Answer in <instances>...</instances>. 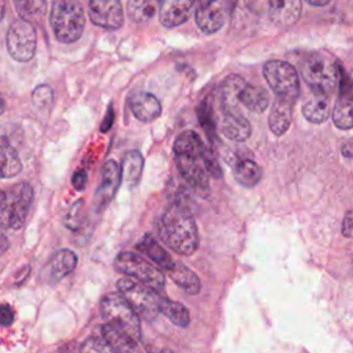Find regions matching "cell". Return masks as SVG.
I'll list each match as a JSON object with an SVG mask.
<instances>
[{"mask_svg":"<svg viewBox=\"0 0 353 353\" xmlns=\"http://www.w3.org/2000/svg\"><path fill=\"white\" fill-rule=\"evenodd\" d=\"M212 153L204 145L197 132L188 130L178 135L174 142L175 165L183 181L201 196L210 193V172L205 161Z\"/></svg>","mask_w":353,"mask_h":353,"instance_id":"obj_1","label":"cell"},{"mask_svg":"<svg viewBox=\"0 0 353 353\" xmlns=\"http://www.w3.org/2000/svg\"><path fill=\"white\" fill-rule=\"evenodd\" d=\"M157 232L160 239L172 251L189 256L199 248V230L190 210L176 201L167 207L159 219Z\"/></svg>","mask_w":353,"mask_h":353,"instance_id":"obj_2","label":"cell"},{"mask_svg":"<svg viewBox=\"0 0 353 353\" xmlns=\"http://www.w3.org/2000/svg\"><path fill=\"white\" fill-rule=\"evenodd\" d=\"M341 69L338 61L325 52H310L299 63V70L312 91L331 94L339 84Z\"/></svg>","mask_w":353,"mask_h":353,"instance_id":"obj_3","label":"cell"},{"mask_svg":"<svg viewBox=\"0 0 353 353\" xmlns=\"http://www.w3.org/2000/svg\"><path fill=\"white\" fill-rule=\"evenodd\" d=\"M50 23L59 43L70 44L77 41L85 26L84 8L80 0H54Z\"/></svg>","mask_w":353,"mask_h":353,"instance_id":"obj_4","label":"cell"},{"mask_svg":"<svg viewBox=\"0 0 353 353\" xmlns=\"http://www.w3.org/2000/svg\"><path fill=\"white\" fill-rule=\"evenodd\" d=\"M102 319L112 327L125 332L134 341L141 339V316L131 303L117 291L106 294L99 303Z\"/></svg>","mask_w":353,"mask_h":353,"instance_id":"obj_5","label":"cell"},{"mask_svg":"<svg viewBox=\"0 0 353 353\" xmlns=\"http://www.w3.org/2000/svg\"><path fill=\"white\" fill-rule=\"evenodd\" d=\"M33 201V188L21 182L0 192V223L6 229L18 230L23 226Z\"/></svg>","mask_w":353,"mask_h":353,"instance_id":"obj_6","label":"cell"},{"mask_svg":"<svg viewBox=\"0 0 353 353\" xmlns=\"http://www.w3.org/2000/svg\"><path fill=\"white\" fill-rule=\"evenodd\" d=\"M117 291L131 303L141 317L152 321L160 313V303L163 296L160 291L149 287L135 279L123 277L117 281Z\"/></svg>","mask_w":353,"mask_h":353,"instance_id":"obj_7","label":"cell"},{"mask_svg":"<svg viewBox=\"0 0 353 353\" xmlns=\"http://www.w3.org/2000/svg\"><path fill=\"white\" fill-rule=\"evenodd\" d=\"M114 268L121 274L132 277L157 291H163L165 287L163 272L135 252H120L114 259Z\"/></svg>","mask_w":353,"mask_h":353,"instance_id":"obj_8","label":"cell"},{"mask_svg":"<svg viewBox=\"0 0 353 353\" xmlns=\"http://www.w3.org/2000/svg\"><path fill=\"white\" fill-rule=\"evenodd\" d=\"M263 76L277 97L295 102L299 95V77L291 63L280 59L268 61L263 65Z\"/></svg>","mask_w":353,"mask_h":353,"instance_id":"obj_9","label":"cell"},{"mask_svg":"<svg viewBox=\"0 0 353 353\" xmlns=\"http://www.w3.org/2000/svg\"><path fill=\"white\" fill-rule=\"evenodd\" d=\"M6 43H7V51L18 62H28L33 58L36 52V30L33 25L23 19L18 18L15 19L6 34Z\"/></svg>","mask_w":353,"mask_h":353,"instance_id":"obj_10","label":"cell"},{"mask_svg":"<svg viewBox=\"0 0 353 353\" xmlns=\"http://www.w3.org/2000/svg\"><path fill=\"white\" fill-rule=\"evenodd\" d=\"M229 15V0H197L196 23L203 33L218 32Z\"/></svg>","mask_w":353,"mask_h":353,"instance_id":"obj_11","label":"cell"},{"mask_svg":"<svg viewBox=\"0 0 353 353\" xmlns=\"http://www.w3.org/2000/svg\"><path fill=\"white\" fill-rule=\"evenodd\" d=\"M338 98L332 110L334 124L341 130L353 127V76L341 69Z\"/></svg>","mask_w":353,"mask_h":353,"instance_id":"obj_12","label":"cell"},{"mask_svg":"<svg viewBox=\"0 0 353 353\" xmlns=\"http://www.w3.org/2000/svg\"><path fill=\"white\" fill-rule=\"evenodd\" d=\"M121 167L114 160H108L101 171L99 185L95 190L94 205L97 212H102L114 197L121 183Z\"/></svg>","mask_w":353,"mask_h":353,"instance_id":"obj_13","label":"cell"},{"mask_svg":"<svg viewBox=\"0 0 353 353\" xmlns=\"http://www.w3.org/2000/svg\"><path fill=\"white\" fill-rule=\"evenodd\" d=\"M88 15L94 25L108 30L121 28L124 19L120 0H90Z\"/></svg>","mask_w":353,"mask_h":353,"instance_id":"obj_14","label":"cell"},{"mask_svg":"<svg viewBox=\"0 0 353 353\" xmlns=\"http://www.w3.org/2000/svg\"><path fill=\"white\" fill-rule=\"evenodd\" d=\"M197 0H163L160 7V22L165 28L182 25L190 17Z\"/></svg>","mask_w":353,"mask_h":353,"instance_id":"obj_15","label":"cell"},{"mask_svg":"<svg viewBox=\"0 0 353 353\" xmlns=\"http://www.w3.org/2000/svg\"><path fill=\"white\" fill-rule=\"evenodd\" d=\"M302 0H269V17L279 28L292 26L301 17Z\"/></svg>","mask_w":353,"mask_h":353,"instance_id":"obj_16","label":"cell"},{"mask_svg":"<svg viewBox=\"0 0 353 353\" xmlns=\"http://www.w3.org/2000/svg\"><path fill=\"white\" fill-rule=\"evenodd\" d=\"M130 109L132 114L143 123H150L161 114L160 101L150 92L138 91L130 98Z\"/></svg>","mask_w":353,"mask_h":353,"instance_id":"obj_17","label":"cell"},{"mask_svg":"<svg viewBox=\"0 0 353 353\" xmlns=\"http://www.w3.org/2000/svg\"><path fill=\"white\" fill-rule=\"evenodd\" d=\"M221 131L222 134L236 142H243L251 135V125L248 120L241 116L237 110H225L222 109Z\"/></svg>","mask_w":353,"mask_h":353,"instance_id":"obj_18","label":"cell"},{"mask_svg":"<svg viewBox=\"0 0 353 353\" xmlns=\"http://www.w3.org/2000/svg\"><path fill=\"white\" fill-rule=\"evenodd\" d=\"M292 106L294 101L280 97L276 98L269 114V127L274 135L280 137L290 128L292 120Z\"/></svg>","mask_w":353,"mask_h":353,"instance_id":"obj_19","label":"cell"},{"mask_svg":"<svg viewBox=\"0 0 353 353\" xmlns=\"http://www.w3.org/2000/svg\"><path fill=\"white\" fill-rule=\"evenodd\" d=\"M302 113L305 119L310 123L320 124L325 121L330 116L328 94L312 91V95L305 101L302 106Z\"/></svg>","mask_w":353,"mask_h":353,"instance_id":"obj_20","label":"cell"},{"mask_svg":"<svg viewBox=\"0 0 353 353\" xmlns=\"http://www.w3.org/2000/svg\"><path fill=\"white\" fill-rule=\"evenodd\" d=\"M168 277L178 285L181 287L185 292L190 294V295H196L200 292L201 290V283L200 279L197 277V274L189 269L188 266H185L183 263L179 262H174V265L165 270Z\"/></svg>","mask_w":353,"mask_h":353,"instance_id":"obj_21","label":"cell"},{"mask_svg":"<svg viewBox=\"0 0 353 353\" xmlns=\"http://www.w3.org/2000/svg\"><path fill=\"white\" fill-rule=\"evenodd\" d=\"M233 176L239 185L254 188L262 179V170L254 160L240 159L233 165Z\"/></svg>","mask_w":353,"mask_h":353,"instance_id":"obj_22","label":"cell"},{"mask_svg":"<svg viewBox=\"0 0 353 353\" xmlns=\"http://www.w3.org/2000/svg\"><path fill=\"white\" fill-rule=\"evenodd\" d=\"M137 248L142 251L148 258H150L163 270H168L174 265L170 254L149 233L142 237V240L137 244Z\"/></svg>","mask_w":353,"mask_h":353,"instance_id":"obj_23","label":"cell"},{"mask_svg":"<svg viewBox=\"0 0 353 353\" xmlns=\"http://www.w3.org/2000/svg\"><path fill=\"white\" fill-rule=\"evenodd\" d=\"M239 102L251 112L262 113L269 105V94L259 85L245 83L239 94Z\"/></svg>","mask_w":353,"mask_h":353,"instance_id":"obj_24","label":"cell"},{"mask_svg":"<svg viewBox=\"0 0 353 353\" xmlns=\"http://www.w3.org/2000/svg\"><path fill=\"white\" fill-rule=\"evenodd\" d=\"M77 265V255L68 248H62L57 251L50 262H48V270L52 279L59 280L68 274H70Z\"/></svg>","mask_w":353,"mask_h":353,"instance_id":"obj_25","label":"cell"},{"mask_svg":"<svg viewBox=\"0 0 353 353\" xmlns=\"http://www.w3.org/2000/svg\"><path fill=\"white\" fill-rule=\"evenodd\" d=\"M121 179L128 186H137L143 170V157L138 150H128L121 160Z\"/></svg>","mask_w":353,"mask_h":353,"instance_id":"obj_26","label":"cell"},{"mask_svg":"<svg viewBox=\"0 0 353 353\" xmlns=\"http://www.w3.org/2000/svg\"><path fill=\"white\" fill-rule=\"evenodd\" d=\"M245 80L239 74L228 76L221 84V105L225 110H237L236 103L239 102V94L245 85Z\"/></svg>","mask_w":353,"mask_h":353,"instance_id":"obj_27","label":"cell"},{"mask_svg":"<svg viewBox=\"0 0 353 353\" xmlns=\"http://www.w3.org/2000/svg\"><path fill=\"white\" fill-rule=\"evenodd\" d=\"M161 1L163 0H128V17L137 23L148 22L156 15L157 11H160Z\"/></svg>","mask_w":353,"mask_h":353,"instance_id":"obj_28","label":"cell"},{"mask_svg":"<svg viewBox=\"0 0 353 353\" xmlns=\"http://www.w3.org/2000/svg\"><path fill=\"white\" fill-rule=\"evenodd\" d=\"M0 159H1V178H14L22 170V163L17 150L11 146L6 137L1 138L0 143Z\"/></svg>","mask_w":353,"mask_h":353,"instance_id":"obj_29","label":"cell"},{"mask_svg":"<svg viewBox=\"0 0 353 353\" xmlns=\"http://www.w3.org/2000/svg\"><path fill=\"white\" fill-rule=\"evenodd\" d=\"M102 335L103 338L119 352V353H132L135 346H137V341H134L130 335H127L125 332L112 327L110 324L105 323L102 325Z\"/></svg>","mask_w":353,"mask_h":353,"instance_id":"obj_30","label":"cell"},{"mask_svg":"<svg viewBox=\"0 0 353 353\" xmlns=\"http://www.w3.org/2000/svg\"><path fill=\"white\" fill-rule=\"evenodd\" d=\"M160 313H163L172 324L181 328H186L190 323L189 310L181 302H175L164 296L160 303Z\"/></svg>","mask_w":353,"mask_h":353,"instance_id":"obj_31","label":"cell"},{"mask_svg":"<svg viewBox=\"0 0 353 353\" xmlns=\"http://www.w3.org/2000/svg\"><path fill=\"white\" fill-rule=\"evenodd\" d=\"M21 18L33 22L40 21L46 12V0H12Z\"/></svg>","mask_w":353,"mask_h":353,"instance_id":"obj_32","label":"cell"},{"mask_svg":"<svg viewBox=\"0 0 353 353\" xmlns=\"http://www.w3.org/2000/svg\"><path fill=\"white\" fill-rule=\"evenodd\" d=\"M80 353H119V352L105 338L91 336L81 343Z\"/></svg>","mask_w":353,"mask_h":353,"instance_id":"obj_33","label":"cell"},{"mask_svg":"<svg viewBox=\"0 0 353 353\" xmlns=\"http://www.w3.org/2000/svg\"><path fill=\"white\" fill-rule=\"evenodd\" d=\"M197 116H199V120L203 125V128L205 130L207 135L210 137L211 141L215 139V120H214V114H212V109L211 106L208 105L207 101H204L199 109H197Z\"/></svg>","mask_w":353,"mask_h":353,"instance_id":"obj_34","label":"cell"},{"mask_svg":"<svg viewBox=\"0 0 353 353\" xmlns=\"http://www.w3.org/2000/svg\"><path fill=\"white\" fill-rule=\"evenodd\" d=\"M84 215H83V200H77L68 211L65 216V226L70 230H77L81 228Z\"/></svg>","mask_w":353,"mask_h":353,"instance_id":"obj_35","label":"cell"},{"mask_svg":"<svg viewBox=\"0 0 353 353\" xmlns=\"http://www.w3.org/2000/svg\"><path fill=\"white\" fill-rule=\"evenodd\" d=\"M52 90L50 85L44 84V85H39L34 88V91L32 92V99L33 103L40 108V109H47L52 105Z\"/></svg>","mask_w":353,"mask_h":353,"instance_id":"obj_36","label":"cell"},{"mask_svg":"<svg viewBox=\"0 0 353 353\" xmlns=\"http://www.w3.org/2000/svg\"><path fill=\"white\" fill-rule=\"evenodd\" d=\"M72 185L76 190H84L87 186V172L77 170L72 176Z\"/></svg>","mask_w":353,"mask_h":353,"instance_id":"obj_37","label":"cell"},{"mask_svg":"<svg viewBox=\"0 0 353 353\" xmlns=\"http://www.w3.org/2000/svg\"><path fill=\"white\" fill-rule=\"evenodd\" d=\"M0 321L3 325H11L14 321V312L8 305H1L0 307Z\"/></svg>","mask_w":353,"mask_h":353,"instance_id":"obj_38","label":"cell"},{"mask_svg":"<svg viewBox=\"0 0 353 353\" xmlns=\"http://www.w3.org/2000/svg\"><path fill=\"white\" fill-rule=\"evenodd\" d=\"M342 233L346 237H353V210L347 211L345 218H343V223H342Z\"/></svg>","mask_w":353,"mask_h":353,"instance_id":"obj_39","label":"cell"},{"mask_svg":"<svg viewBox=\"0 0 353 353\" xmlns=\"http://www.w3.org/2000/svg\"><path fill=\"white\" fill-rule=\"evenodd\" d=\"M113 119H114V114H113V109H112V106H110L109 110H108V114H106V117H105V120H103V123H102V125H101V131H102V132H106V131L112 127Z\"/></svg>","mask_w":353,"mask_h":353,"instance_id":"obj_40","label":"cell"},{"mask_svg":"<svg viewBox=\"0 0 353 353\" xmlns=\"http://www.w3.org/2000/svg\"><path fill=\"white\" fill-rule=\"evenodd\" d=\"M342 153L346 157H352L353 156V142H346L342 148Z\"/></svg>","mask_w":353,"mask_h":353,"instance_id":"obj_41","label":"cell"},{"mask_svg":"<svg viewBox=\"0 0 353 353\" xmlns=\"http://www.w3.org/2000/svg\"><path fill=\"white\" fill-rule=\"evenodd\" d=\"M310 6H316V7H323L325 4H328L331 0H306Z\"/></svg>","mask_w":353,"mask_h":353,"instance_id":"obj_42","label":"cell"},{"mask_svg":"<svg viewBox=\"0 0 353 353\" xmlns=\"http://www.w3.org/2000/svg\"><path fill=\"white\" fill-rule=\"evenodd\" d=\"M1 245H0V248H1V252H4L6 250H7V237H6V234L4 233H1Z\"/></svg>","mask_w":353,"mask_h":353,"instance_id":"obj_43","label":"cell"},{"mask_svg":"<svg viewBox=\"0 0 353 353\" xmlns=\"http://www.w3.org/2000/svg\"><path fill=\"white\" fill-rule=\"evenodd\" d=\"M160 353H174V352H172L171 349H167V347H165V349H163Z\"/></svg>","mask_w":353,"mask_h":353,"instance_id":"obj_44","label":"cell"}]
</instances>
